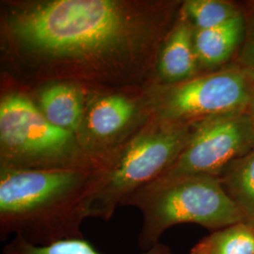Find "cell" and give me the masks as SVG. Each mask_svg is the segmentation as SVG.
<instances>
[{"label": "cell", "instance_id": "obj_18", "mask_svg": "<svg viewBox=\"0 0 254 254\" xmlns=\"http://www.w3.org/2000/svg\"></svg>", "mask_w": 254, "mask_h": 254}, {"label": "cell", "instance_id": "obj_8", "mask_svg": "<svg viewBox=\"0 0 254 254\" xmlns=\"http://www.w3.org/2000/svg\"><path fill=\"white\" fill-rule=\"evenodd\" d=\"M86 90L85 114L76 136L88 153L104 158L149 121L145 89Z\"/></svg>", "mask_w": 254, "mask_h": 254}, {"label": "cell", "instance_id": "obj_17", "mask_svg": "<svg viewBox=\"0 0 254 254\" xmlns=\"http://www.w3.org/2000/svg\"><path fill=\"white\" fill-rule=\"evenodd\" d=\"M248 111L250 112V114H251V116H252V118H253L254 124V101H253V103H252V105L250 106V108L248 109Z\"/></svg>", "mask_w": 254, "mask_h": 254}, {"label": "cell", "instance_id": "obj_11", "mask_svg": "<svg viewBox=\"0 0 254 254\" xmlns=\"http://www.w3.org/2000/svg\"><path fill=\"white\" fill-rule=\"evenodd\" d=\"M245 32V22L241 13L218 27L195 30L194 47L200 71L213 70L226 64Z\"/></svg>", "mask_w": 254, "mask_h": 254}, {"label": "cell", "instance_id": "obj_6", "mask_svg": "<svg viewBox=\"0 0 254 254\" xmlns=\"http://www.w3.org/2000/svg\"><path fill=\"white\" fill-rule=\"evenodd\" d=\"M150 119L192 124L228 112L248 110L254 99V78L241 67L228 68L173 85L145 89Z\"/></svg>", "mask_w": 254, "mask_h": 254}, {"label": "cell", "instance_id": "obj_1", "mask_svg": "<svg viewBox=\"0 0 254 254\" xmlns=\"http://www.w3.org/2000/svg\"><path fill=\"white\" fill-rule=\"evenodd\" d=\"M183 1L1 0V91L143 90Z\"/></svg>", "mask_w": 254, "mask_h": 254}, {"label": "cell", "instance_id": "obj_13", "mask_svg": "<svg viewBox=\"0 0 254 254\" xmlns=\"http://www.w3.org/2000/svg\"><path fill=\"white\" fill-rule=\"evenodd\" d=\"M190 254H254V227L241 222L216 230L194 246Z\"/></svg>", "mask_w": 254, "mask_h": 254}, {"label": "cell", "instance_id": "obj_16", "mask_svg": "<svg viewBox=\"0 0 254 254\" xmlns=\"http://www.w3.org/2000/svg\"><path fill=\"white\" fill-rule=\"evenodd\" d=\"M245 34V41L241 49L239 61L241 68L254 78V15L250 18Z\"/></svg>", "mask_w": 254, "mask_h": 254}, {"label": "cell", "instance_id": "obj_10", "mask_svg": "<svg viewBox=\"0 0 254 254\" xmlns=\"http://www.w3.org/2000/svg\"><path fill=\"white\" fill-rule=\"evenodd\" d=\"M27 94L52 125L77 135L85 114V88L77 84L59 82Z\"/></svg>", "mask_w": 254, "mask_h": 254}, {"label": "cell", "instance_id": "obj_15", "mask_svg": "<svg viewBox=\"0 0 254 254\" xmlns=\"http://www.w3.org/2000/svg\"><path fill=\"white\" fill-rule=\"evenodd\" d=\"M181 9L195 30L218 27L240 14L234 4L222 0H186Z\"/></svg>", "mask_w": 254, "mask_h": 254}, {"label": "cell", "instance_id": "obj_2", "mask_svg": "<svg viewBox=\"0 0 254 254\" xmlns=\"http://www.w3.org/2000/svg\"><path fill=\"white\" fill-rule=\"evenodd\" d=\"M97 170L0 168V239L12 236L46 247L84 237L86 200Z\"/></svg>", "mask_w": 254, "mask_h": 254}, {"label": "cell", "instance_id": "obj_7", "mask_svg": "<svg viewBox=\"0 0 254 254\" xmlns=\"http://www.w3.org/2000/svg\"><path fill=\"white\" fill-rule=\"evenodd\" d=\"M253 150L254 124L248 110L215 115L194 123L188 144L159 177H218Z\"/></svg>", "mask_w": 254, "mask_h": 254}, {"label": "cell", "instance_id": "obj_9", "mask_svg": "<svg viewBox=\"0 0 254 254\" xmlns=\"http://www.w3.org/2000/svg\"><path fill=\"white\" fill-rule=\"evenodd\" d=\"M194 34V27L180 9L178 19L158 55L152 85H173L200 75Z\"/></svg>", "mask_w": 254, "mask_h": 254}, {"label": "cell", "instance_id": "obj_3", "mask_svg": "<svg viewBox=\"0 0 254 254\" xmlns=\"http://www.w3.org/2000/svg\"><path fill=\"white\" fill-rule=\"evenodd\" d=\"M192 124H166L149 119L127 141L107 154L93 176L86 200L87 218L109 221L135 192L154 181L188 144Z\"/></svg>", "mask_w": 254, "mask_h": 254}, {"label": "cell", "instance_id": "obj_12", "mask_svg": "<svg viewBox=\"0 0 254 254\" xmlns=\"http://www.w3.org/2000/svg\"><path fill=\"white\" fill-rule=\"evenodd\" d=\"M218 178L243 222L254 228V150L230 164Z\"/></svg>", "mask_w": 254, "mask_h": 254}, {"label": "cell", "instance_id": "obj_5", "mask_svg": "<svg viewBox=\"0 0 254 254\" xmlns=\"http://www.w3.org/2000/svg\"><path fill=\"white\" fill-rule=\"evenodd\" d=\"M105 160L88 153L74 133L52 125L28 94L1 91L0 168L92 170Z\"/></svg>", "mask_w": 254, "mask_h": 254}, {"label": "cell", "instance_id": "obj_4", "mask_svg": "<svg viewBox=\"0 0 254 254\" xmlns=\"http://www.w3.org/2000/svg\"><path fill=\"white\" fill-rule=\"evenodd\" d=\"M123 206L136 207L142 215L137 237L142 252L158 244L161 236L176 225L198 224L216 231L243 222L217 176L158 177L135 192Z\"/></svg>", "mask_w": 254, "mask_h": 254}, {"label": "cell", "instance_id": "obj_14", "mask_svg": "<svg viewBox=\"0 0 254 254\" xmlns=\"http://www.w3.org/2000/svg\"><path fill=\"white\" fill-rule=\"evenodd\" d=\"M1 254H103L85 238L64 240L52 245L36 247L18 237H13L3 247ZM139 254H173L171 248L162 242Z\"/></svg>", "mask_w": 254, "mask_h": 254}]
</instances>
